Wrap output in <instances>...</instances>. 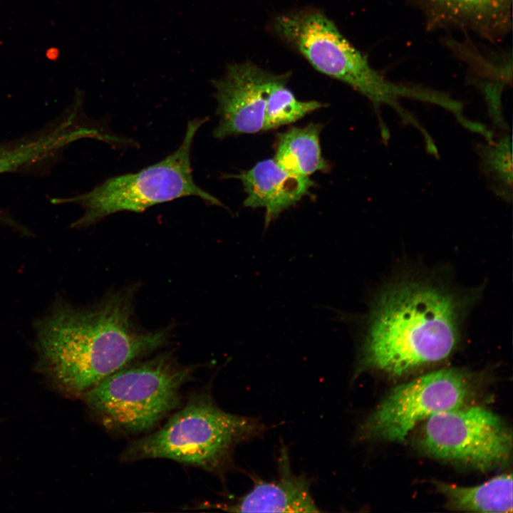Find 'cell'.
<instances>
[{"label": "cell", "mask_w": 513, "mask_h": 513, "mask_svg": "<svg viewBox=\"0 0 513 513\" xmlns=\"http://www.w3.org/2000/svg\"><path fill=\"white\" fill-rule=\"evenodd\" d=\"M133 314L130 290L113 293L89 308L56 301L35 325L43 365L65 390L83 395L165 343V330H140Z\"/></svg>", "instance_id": "1"}, {"label": "cell", "mask_w": 513, "mask_h": 513, "mask_svg": "<svg viewBox=\"0 0 513 513\" xmlns=\"http://www.w3.org/2000/svg\"><path fill=\"white\" fill-rule=\"evenodd\" d=\"M469 296L432 278H403L389 284L366 318L358 370L399 376L447 358L460 343Z\"/></svg>", "instance_id": "2"}, {"label": "cell", "mask_w": 513, "mask_h": 513, "mask_svg": "<svg viewBox=\"0 0 513 513\" xmlns=\"http://www.w3.org/2000/svg\"><path fill=\"white\" fill-rule=\"evenodd\" d=\"M274 33L299 52L318 71L338 80L366 97L377 110L394 109L405 124H421L400 104L409 98L437 105L440 93L391 82L370 65L323 13L304 9L281 14L272 24Z\"/></svg>", "instance_id": "3"}, {"label": "cell", "mask_w": 513, "mask_h": 513, "mask_svg": "<svg viewBox=\"0 0 513 513\" xmlns=\"http://www.w3.org/2000/svg\"><path fill=\"white\" fill-rule=\"evenodd\" d=\"M264 428L256 418L222 410L209 395L194 394L162 428L130 442L120 457L124 462L168 459L222 475L236 446Z\"/></svg>", "instance_id": "4"}, {"label": "cell", "mask_w": 513, "mask_h": 513, "mask_svg": "<svg viewBox=\"0 0 513 513\" xmlns=\"http://www.w3.org/2000/svg\"><path fill=\"white\" fill-rule=\"evenodd\" d=\"M192 373V367L165 353L130 363L83 396L108 430L135 435L151 430L179 407L181 388Z\"/></svg>", "instance_id": "5"}, {"label": "cell", "mask_w": 513, "mask_h": 513, "mask_svg": "<svg viewBox=\"0 0 513 513\" xmlns=\"http://www.w3.org/2000/svg\"><path fill=\"white\" fill-rule=\"evenodd\" d=\"M208 118L188 122L180 145L162 160L137 172L107 179L86 193L69 198L53 199L54 204L75 203L84 213L71 225L83 228L119 212H142L154 205L184 197L195 196L207 204L224 207L215 197L195 182L191 148L199 128Z\"/></svg>", "instance_id": "6"}, {"label": "cell", "mask_w": 513, "mask_h": 513, "mask_svg": "<svg viewBox=\"0 0 513 513\" xmlns=\"http://www.w3.org/2000/svg\"><path fill=\"white\" fill-rule=\"evenodd\" d=\"M420 446L434 457L487 470L507 460L512 439L492 411L480 406H462L428 418Z\"/></svg>", "instance_id": "7"}, {"label": "cell", "mask_w": 513, "mask_h": 513, "mask_svg": "<svg viewBox=\"0 0 513 513\" xmlns=\"http://www.w3.org/2000/svg\"><path fill=\"white\" fill-rule=\"evenodd\" d=\"M467 376L455 368L421 375L393 388L361 427L366 437L404 441L421 420L464 406L471 396Z\"/></svg>", "instance_id": "8"}, {"label": "cell", "mask_w": 513, "mask_h": 513, "mask_svg": "<svg viewBox=\"0 0 513 513\" xmlns=\"http://www.w3.org/2000/svg\"><path fill=\"white\" fill-rule=\"evenodd\" d=\"M276 75L244 62L229 65L221 78L212 81L219 116L214 137L264 130L266 100Z\"/></svg>", "instance_id": "9"}, {"label": "cell", "mask_w": 513, "mask_h": 513, "mask_svg": "<svg viewBox=\"0 0 513 513\" xmlns=\"http://www.w3.org/2000/svg\"><path fill=\"white\" fill-rule=\"evenodd\" d=\"M227 177L242 182L247 193L244 201L245 207L265 209V229L282 212L307 195L314 185L309 177L286 172L274 158L260 161L250 170L239 174L227 175Z\"/></svg>", "instance_id": "10"}, {"label": "cell", "mask_w": 513, "mask_h": 513, "mask_svg": "<svg viewBox=\"0 0 513 513\" xmlns=\"http://www.w3.org/2000/svg\"><path fill=\"white\" fill-rule=\"evenodd\" d=\"M279 475L271 481L256 480L235 502L213 507L232 512H318L303 475L294 474L286 448L279 457Z\"/></svg>", "instance_id": "11"}, {"label": "cell", "mask_w": 513, "mask_h": 513, "mask_svg": "<svg viewBox=\"0 0 513 513\" xmlns=\"http://www.w3.org/2000/svg\"><path fill=\"white\" fill-rule=\"evenodd\" d=\"M433 19L467 27L485 36L507 32L512 0H420Z\"/></svg>", "instance_id": "12"}, {"label": "cell", "mask_w": 513, "mask_h": 513, "mask_svg": "<svg viewBox=\"0 0 513 513\" xmlns=\"http://www.w3.org/2000/svg\"><path fill=\"white\" fill-rule=\"evenodd\" d=\"M78 132L66 120L33 137L0 144V174L38 164L78 140ZM0 223L23 233L28 231L14 219L0 211Z\"/></svg>", "instance_id": "13"}, {"label": "cell", "mask_w": 513, "mask_h": 513, "mask_svg": "<svg viewBox=\"0 0 513 513\" xmlns=\"http://www.w3.org/2000/svg\"><path fill=\"white\" fill-rule=\"evenodd\" d=\"M321 128L319 124L310 123L279 134L274 160L282 169L296 175L309 177L316 172L326 171L329 165L321 154Z\"/></svg>", "instance_id": "14"}, {"label": "cell", "mask_w": 513, "mask_h": 513, "mask_svg": "<svg viewBox=\"0 0 513 513\" xmlns=\"http://www.w3.org/2000/svg\"><path fill=\"white\" fill-rule=\"evenodd\" d=\"M448 505L455 509L477 512H512V476L504 474L474 487L435 482Z\"/></svg>", "instance_id": "15"}, {"label": "cell", "mask_w": 513, "mask_h": 513, "mask_svg": "<svg viewBox=\"0 0 513 513\" xmlns=\"http://www.w3.org/2000/svg\"><path fill=\"white\" fill-rule=\"evenodd\" d=\"M289 73L276 75L266 100L264 130L276 129L294 123L308 113L326 106L316 100L301 101L286 87Z\"/></svg>", "instance_id": "16"}, {"label": "cell", "mask_w": 513, "mask_h": 513, "mask_svg": "<svg viewBox=\"0 0 513 513\" xmlns=\"http://www.w3.org/2000/svg\"><path fill=\"white\" fill-rule=\"evenodd\" d=\"M480 165L495 193L511 201L512 197V148L510 135L487 142L479 149Z\"/></svg>", "instance_id": "17"}]
</instances>
